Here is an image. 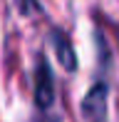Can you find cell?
Segmentation results:
<instances>
[{"label":"cell","instance_id":"1","mask_svg":"<svg viewBox=\"0 0 119 122\" xmlns=\"http://www.w3.org/2000/svg\"><path fill=\"white\" fill-rule=\"evenodd\" d=\"M79 112L84 122H107V82H94L89 87Z\"/></svg>","mask_w":119,"mask_h":122},{"label":"cell","instance_id":"2","mask_svg":"<svg viewBox=\"0 0 119 122\" xmlns=\"http://www.w3.org/2000/svg\"><path fill=\"white\" fill-rule=\"evenodd\" d=\"M52 100H55V77H52L47 60L42 57L35 67V102L40 110H47Z\"/></svg>","mask_w":119,"mask_h":122},{"label":"cell","instance_id":"3","mask_svg":"<svg viewBox=\"0 0 119 122\" xmlns=\"http://www.w3.org/2000/svg\"><path fill=\"white\" fill-rule=\"evenodd\" d=\"M52 40H55V50H57V57L62 62V67L64 70H74L77 67V57H74V50L69 45V37L64 32H55Z\"/></svg>","mask_w":119,"mask_h":122}]
</instances>
